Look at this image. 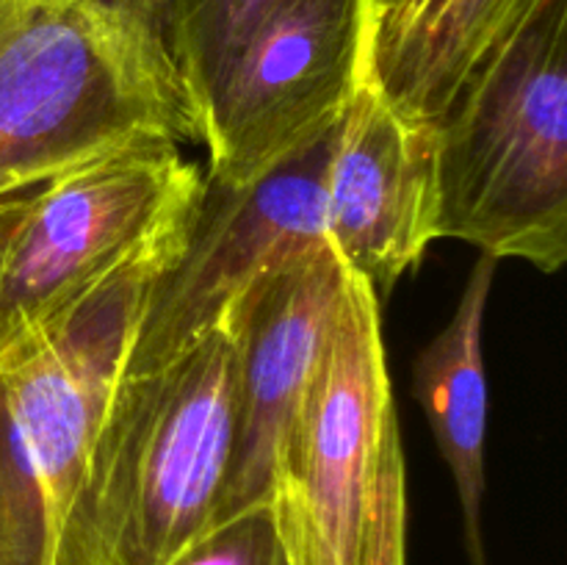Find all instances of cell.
<instances>
[{"label": "cell", "mask_w": 567, "mask_h": 565, "mask_svg": "<svg viewBox=\"0 0 567 565\" xmlns=\"http://www.w3.org/2000/svg\"><path fill=\"white\" fill-rule=\"evenodd\" d=\"M203 172L175 142L83 164L0 208V363L192 216Z\"/></svg>", "instance_id": "5b68a950"}, {"label": "cell", "mask_w": 567, "mask_h": 565, "mask_svg": "<svg viewBox=\"0 0 567 565\" xmlns=\"http://www.w3.org/2000/svg\"><path fill=\"white\" fill-rule=\"evenodd\" d=\"M496 269V258L480 255L452 319L413 360V397L424 408L432 438L452 471L471 565H487L482 535L487 443V371L482 336Z\"/></svg>", "instance_id": "7c38bea8"}, {"label": "cell", "mask_w": 567, "mask_h": 565, "mask_svg": "<svg viewBox=\"0 0 567 565\" xmlns=\"http://www.w3.org/2000/svg\"><path fill=\"white\" fill-rule=\"evenodd\" d=\"M282 0H166L164 48L199 111L247 33Z\"/></svg>", "instance_id": "4fadbf2b"}, {"label": "cell", "mask_w": 567, "mask_h": 565, "mask_svg": "<svg viewBox=\"0 0 567 565\" xmlns=\"http://www.w3.org/2000/svg\"><path fill=\"white\" fill-rule=\"evenodd\" d=\"M441 238L567 260V0H535L435 127Z\"/></svg>", "instance_id": "3957f363"}, {"label": "cell", "mask_w": 567, "mask_h": 565, "mask_svg": "<svg viewBox=\"0 0 567 565\" xmlns=\"http://www.w3.org/2000/svg\"><path fill=\"white\" fill-rule=\"evenodd\" d=\"M391 410L380 302L369 282L343 266L330 343L271 480L269 504L291 565H360Z\"/></svg>", "instance_id": "8992f818"}, {"label": "cell", "mask_w": 567, "mask_h": 565, "mask_svg": "<svg viewBox=\"0 0 567 565\" xmlns=\"http://www.w3.org/2000/svg\"><path fill=\"white\" fill-rule=\"evenodd\" d=\"M343 294L330 244L266 277L236 308V438L225 521L269 504L288 427L319 371Z\"/></svg>", "instance_id": "30bf717a"}, {"label": "cell", "mask_w": 567, "mask_h": 565, "mask_svg": "<svg viewBox=\"0 0 567 565\" xmlns=\"http://www.w3.org/2000/svg\"><path fill=\"white\" fill-rule=\"evenodd\" d=\"M147 142H203L153 22L122 0H0V208Z\"/></svg>", "instance_id": "6da1fadb"}, {"label": "cell", "mask_w": 567, "mask_h": 565, "mask_svg": "<svg viewBox=\"0 0 567 565\" xmlns=\"http://www.w3.org/2000/svg\"><path fill=\"white\" fill-rule=\"evenodd\" d=\"M360 565H408V465L396 408L388 413L382 430Z\"/></svg>", "instance_id": "5bb4252c"}, {"label": "cell", "mask_w": 567, "mask_h": 565, "mask_svg": "<svg viewBox=\"0 0 567 565\" xmlns=\"http://www.w3.org/2000/svg\"><path fill=\"white\" fill-rule=\"evenodd\" d=\"M188 219L0 363V565H53L144 305Z\"/></svg>", "instance_id": "277c9868"}, {"label": "cell", "mask_w": 567, "mask_h": 565, "mask_svg": "<svg viewBox=\"0 0 567 565\" xmlns=\"http://www.w3.org/2000/svg\"><path fill=\"white\" fill-rule=\"evenodd\" d=\"M535 0H371L369 66L388 103L437 127Z\"/></svg>", "instance_id": "8fae6325"}, {"label": "cell", "mask_w": 567, "mask_h": 565, "mask_svg": "<svg viewBox=\"0 0 567 565\" xmlns=\"http://www.w3.org/2000/svg\"><path fill=\"white\" fill-rule=\"evenodd\" d=\"M437 222L435 127L399 114L369 70L330 136L327 242L382 302L441 238Z\"/></svg>", "instance_id": "9c48e42d"}, {"label": "cell", "mask_w": 567, "mask_h": 565, "mask_svg": "<svg viewBox=\"0 0 567 565\" xmlns=\"http://www.w3.org/2000/svg\"><path fill=\"white\" fill-rule=\"evenodd\" d=\"M369 44L371 0L277 3L205 97V177L244 186L330 136L369 75Z\"/></svg>", "instance_id": "52a82bcc"}, {"label": "cell", "mask_w": 567, "mask_h": 565, "mask_svg": "<svg viewBox=\"0 0 567 565\" xmlns=\"http://www.w3.org/2000/svg\"><path fill=\"white\" fill-rule=\"evenodd\" d=\"M169 565H291L271 504L238 513L177 554Z\"/></svg>", "instance_id": "9a60e30c"}, {"label": "cell", "mask_w": 567, "mask_h": 565, "mask_svg": "<svg viewBox=\"0 0 567 565\" xmlns=\"http://www.w3.org/2000/svg\"><path fill=\"white\" fill-rule=\"evenodd\" d=\"M330 136L244 186L203 175L181 249L144 305L125 374H142L186 352L227 325L266 277L330 244L324 225Z\"/></svg>", "instance_id": "ba28073f"}, {"label": "cell", "mask_w": 567, "mask_h": 565, "mask_svg": "<svg viewBox=\"0 0 567 565\" xmlns=\"http://www.w3.org/2000/svg\"><path fill=\"white\" fill-rule=\"evenodd\" d=\"M236 377L233 325L155 369L122 374L53 565H169L225 524Z\"/></svg>", "instance_id": "7a4b0ae2"}]
</instances>
